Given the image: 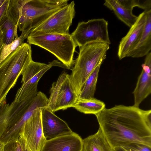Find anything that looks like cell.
<instances>
[{
	"instance_id": "7",
	"label": "cell",
	"mask_w": 151,
	"mask_h": 151,
	"mask_svg": "<svg viewBox=\"0 0 151 151\" xmlns=\"http://www.w3.org/2000/svg\"><path fill=\"white\" fill-rule=\"evenodd\" d=\"M108 22L104 18L92 19L79 22L71 37L77 46L88 43L100 42L111 44L108 30Z\"/></svg>"
},
{
	"instance_id": "4",
	"label": "cell",
	"mask_w": 151,
	"mask_h": 151,
	"mask_svg": "<svg viewBox=\"0 0 151 151\" xmlns=\"http://www.w3.org/2000/svg\"><path fill=\"white\" fill-rule=\"evenodd\" d=\"M32 60L31 46L24 43L0 63V107L6 103L8 93Z\"/></svg>"
},
{
	"instance_id": "28",
	"label": "cell",
	"mask_w": 151,
	"mask_h": 151,
	"mask_svg": "<svg viewBox=\"0 0 151 151\" xmlns=\"http://www.w3.org/2000/svg\"><path fill=\"white\" fill-rule=\"evenodd\" d=\"M18 139L22 144L23 151H30L22 135H20Z\"/></svg>"
},
{
	"instance_id": "30",
	"label": "cell",
	"mask_w": 151,
	"mask_h": 151,
	"mask_svg": "<svg viewBox=\"0 0 151 151\" xmlns=\"http://www.w3.org/2000/svg\"><path fill=\"white\" fill-rule=\"evenodd\" d=\"M5 143L0 141V151H4V146Z\"/></svg>"
},
{
	"instance_id": "10",
	"label": "cell",
	"mask_w": 151,
	"mask_h": 151,
	"mask_svg": "<svg viewBox=\"0 0 151 151\" xmlns=\"http://www.w3.org/2000/svg\"><path fill=\"white\" fill-rule=\"evenodd\" d=\"M42 110H38L25 123L20 134L30 151H40L47 140L42 128Z\"/></svg>"
},
{
	"instance_id": "12",
	"label": "cell",
	"mask_w": 151,
	"mask_h": 151,
	"mask_svg": "<svg viewBox=\"0 0 151 151\" xmlns=\"http://www.w3.org/2000/svg\"><path fill=\"white\" fill-rule=\"evenodd\" d=\"M138 16L135 23L119 42L117 52L119 60L127 57L136 47L141 37L146 21L145 12L144 11Z\"/></svg>"
},
{
	"instance_id": "25",
	"label": "cell",
	"mask_w": 151,
	"mask_h": 151,
	"mask_svg": "<svg viewBox=\"0 0 151 151\" xmlns=\"http://www.w3.org/2000/svg\"><path fill=\"white\" fill-rule=\"evenodd\" d=\"M4 151H23L22 144L18 139H14L5 143Z\"/></svg>"
},
{
	"instance_id": "11",
	"label": "cell",
	"mask_w": 151,
	"mask_h": 151,
	"mask_svg": "<svg viewBox=\"0 0 151 151\" xmlns=\"http://www.w3.org/2000/svg\"><path fill=\"white\" fill-rule=\"evenodd\" d=\"M48 98L43 92L39 91L22 117L14 124L6 128L0 139L4 143L11 139H18L25 123L38 110L46 107Z\"/></svg>"
},
{
	"instance_id": "27",
	"label": "cell",
	"mask_w": 151,
	"mask_h": 151,
	"mask_svg": "<svg viewBox=\"0 0 151 151\" xmlns=\"http://www.w3.org/2000/svg\"><path fill=\"white\" fill-rule=\"evenodd\" d=\"M9 1L6 0L0 7V22L2 17L7 13Z\"/></svg>"
},
{
	"instance_id": "2",
	"label": "cell",
	"mask_w": 151,
	"mask_h": 151,
	"mask_svg": "<svg viewBox=\"0 0 151 151\" xmlns=\"http://www.w3.org/2000/svg\"><path fill=\"white\" fill-rule=\"evenodd\" d=\"M68 0H18V27L28 36L32 30L68 4Z\"/></svg>"
},
{
	"instance_id": "20",
	"label": "cell",
	"mask_w": 151,
	"mask_h": 151,
	"mask_svg": "<svg viewBox=\"0 0 151 151\" xmlns=\"http://www.w3.org/2000/svg\"><path fill=\"white\" fill-rule=\"evenodd\" d=\"M102 63L99 64L92 72L85 82L78 98L86 99L94 97L99 73Z\"/></svg>"
},
{
	"instance_id": "29",
	"label": "cell",
	"mask_w": 151,
	"mask_h": 151,
	"mask_svg": "<svg viewBox=\"0 0 151 151\" xmlns=\"http://www.w3.org/2000/svg\"><path fill=\"white\" fill-rule=\"evenodd\" d=\"M4 43V36L0 27V48Z\"/></svg>"
},
{
	"instance_id": "13",
	"label": "cell",
	"mask_w": 151,
	"mask_h": 151,
	"mask_svg": "<svg viewBox=\"0 0 151 151\" xmlns=\"http://www.w3.org/2000/svg\"><path fill=\"white\" fill-rule=\"evenodd\" d=\"M41 117L43 133L46 140L73 132L65 121L46 107L42 110Z\"/></svg>"
},
{
	"instance_id": "8",
	"label": "cell",
	"mask_w": 151,
	"mask_h": 151,
	"mask_svg": "<svg viewBox=\"0 0 151 151\" xmlns=\"http://www.w3.org/2000/svg\"><path fill=\"white\" fill-rule=\"evenodd\" d=\"M75 6L74 1H72L34 28L28 36L49 34H70L69 28L75 14Z\"/></svg>"
},
{
	"instance_id": "3",
	"label": "cell",
	"mask_w": 151,
	"mask_h": 151,
	"mask_svg": "<svg viewBox=\"0 0 151 151\" xmlns=\"http://www.w3.org/2000/svg\"><path fill=\"white\" fill-rule=\"evenodd\" d=\"M79 47V53L70 75L73 87L78 96L87 78L106 58L109 45L94 42Z\"/></svg>"
},
{
	"instance_id": "21",
	"label": "cell",
	"mask_w": 151,
	"mask_h": 151,
	"mask_svg": "<svg viewBox=\"0 0 151 151\" xmlns=\"http://www.w3.org/2000/svg\"><path fill=\"white\" fill-rule=\"evenodd\" d=\"M0 27L4 35V44H8L13 42L15 39L17 28L8 16V12L1 20Z\"/></svg>"
},
{
	"instance_id": "31",
	"label": "cell",
	"mask_w": 151,
	"mask_h": 151,
	"mask_svg": "<svg viewBox=\"0 0 151 151\" xmlns=\"http://www.w3.org/2000/svg\"><path fill=\"white\" fill-rule=\"evenodd\" d=\"M6 0H0V7L5 2Z\"/></svg>"
},
{
	"instance_id": "6",
	"label": "cell",
	"mask_w": 151,
	"mask_h": 151,
	"mask_svg": "<svg viewBox=\"0 0 151 151\" xmlns=\"http://www.w3.org/2000/svg\"><path fill=\"white\" fill-rule=\"evenodd\" d=\"M50 93L46 107L53 113L73 107L78 98L70 75L65 72H62L57 81L52 83Z\"/></svg>"
},
{
	"instance_id": "22",
	"label": "cell",
	"mask_w": 151,
	"mask_h": 151,
	"mask_svg": "<svg viewBox=\"0 0 151 151\" xmlns=\"http://www.w3.org/2000/svg\"><path fill=\"white\" fill-rule=\"evenodd\" d=\"M27 38L22 33L19 37L17 32H16L15 38L13 42L8 44L4 43L0 48V64L8 55L24 43V40Z\"/></svg>"
},
{
	"instance_id": "1",
	"label": "cell",
	"mask_w": 151,
	"mask_h": 151,
	"mask_svg": "<svg viewBox=\"0 0 151 151\" xmlns=\"http://www.w3.org/2000/svg\"><path fill=\"white\" fill-rule=\"evenodd\" d=\"M113 149L135 142L151 147V110L116 105L95 115Z\"/></svg>"
},
{
	"instance_id": "26",
	"label": "cell",
	"mask_w": 151,
	"mask_h": 151,
	"mask_svg": "<svg viewBox=\"0 0 151 151\" xmlns=\"http://www.w3.org/2000/svg\"><path fill=\"white\" fill-rule=\"evenodd\" d=\"M0 139L5 132L7 127V123L4 119L6 109L3 105L0 107Z\"/></svg>"
},
{
	"instance_id": "23",
	"label": "cell",
	"mask_w": 151,
	"mask_h": 151,
	"mask_svg": "<svg viewBox=\"0 0 151 151\" xmlns=\"http://www.w3.org/2000/svg\"><path fill=\"white\" fill-rule=\"evenodd\" d=\"M123 6L133 10L135 7H138L146 11L151 10V0H117Z\"/></svg>"
},
{
	"instance_id": "17",
	"label": "cell",
	"mask_w": 151,
	"mask_h": 151,
	"mask_svg": "<svg viewBox=\"0 0 151 151\" xmlns=\"http://www.w3.org/2000/svg\"><path fill=\"white\" fill-rule=\"evenodd\" d=\"M81 151H113L100 127L95 134L83 139Z\"/></svg>"
},
{
	"instance_id": "19",
	"label": "cell",
	"mask_w": 151,
	"mask_h": 151,
	"mask_svg": "<svg viewBox=\"0 0 151 151\" xmlns=\"http://www.w3.org/2000/svg\"><path fill=\"white\" fill-rule=\"evenodd\" d=\"M73 108L81 113L95 115L106 108L104 102L94 97L86 99L78 98Z\"/></svg>"
},
{
	"instance_id": "15",
	"label": "cell",
	"mask_w": 151,
	"mask_h": 151,
	"mask_svg": "<svg viewBox=\"0 0 151 151\" xmlns=\"http://www.w3.org/2000/svg\"><path fill=\"white\" fill-rule=\"evenodd\" d=\"M83 139L72 132L47 140L40 151H81Z\"/></svg>"
},
{
	"instance_id": "16",
	"label": "cell",
	"mask_w": 151,
	"mask_h": 151,
	"mask_svg": "<svg viewBox=\"0 0 151 151\" xmlns=\"http://www.w3.org/2000/svg\"><path fill=\"white\" fill-rule=\"evenodd\" d=\"M146 21L140 39L127 57L139 58L146 56L151 50V10L145 11Z\"/></svg>"
},
{
	"instance_id": "9",
	"label": "cell",
	"mask_w": 151,
	"mask_h": 151,
	"mask_svg": "<svg viewBox=\"0 0 151 151\" xmlns=\"http://www.w3.org/2000/svg\"><path fill=\"white\" fill-rule=\"evenodd\" d=\"M52 66L51 63L47 64L32 60L22 74V84L18 90L13 101H19L36 96L38 92L37 86L39 81Z\"/></svg>"
},
{
	"instance_id": "18",
	"label": "cell",
	"mask_w": 151,
	"mask_h": 151,
	"mask_svg": "<svg viewBox=\"0 0 151 151\" xmlns=\"http://www.w3.org/2000/svg\"><path fill=\"white\" fill-rule=\"evenodd\" d=\"M104 5L113 11L119 19L130 28L138 18V16L133 14L132 10L123 6L117 0H106Z\"/></svg>"
},
{
	"instance_id": "14",
	"label": "cell",
	"mask_w": 151,
	"mask_h": 151,
	"mask_svg": "<svg viewBox=\"0 0 151 151\" xmlns=\"http://www.w3.org/2000/svg\"><path fill=\"white\" fill-rule=\"evenodd\" d=\"M142 69L139 76L136 87L133 92L134 104L139 107L142 102L151 93V52L145 56Z\"/></svg>"
},
{
	"instance_id": "24",
	"label": "cell",
	"mask_w": 151,
	"mask_h": 151,
	"mask_svg": "<svg viewBox=\"0 0 151 151\" xmlns=\"http://www.w3.org/2000/svg\"><path fill=\"white\" fill-rule=\"evenodd\" d=\"M113 151H151V147L140 143L132 142L113 149Z\"/></svg>"
},
{
	"instance_id": "5",
	"label": "cell",
	"mask_w": 151,
	"mask_h": 151,
	"mask_svg": "<svg viewBox=\"0 0 151 151\" xmlns=\"http://www.w3.org/2000/svg\"><path fill=\"white\" fill-rule=\"evenodd\" d=\"M27 39L28 44L38 46L48 51L67 68H70L74 64L73 56L77 46L70 34L28 36Z\"/></svg>"
}]
</instances>
